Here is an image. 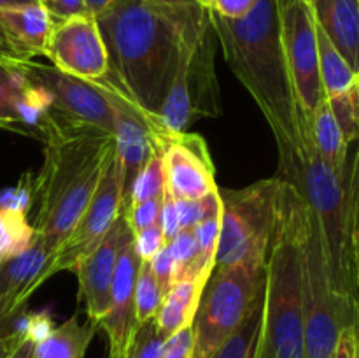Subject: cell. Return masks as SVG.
Returning <instances> with one entry per match:
<instances>
[{"label": "cell", "instance_id": "cell-1", "mask_svg": "<svg viewBox=\"0 0 359 358\" xmlns=\"http://www.w3.org/2000/svg\"><path fill=\"white\" fill-rule=\"evenodd\" d=\"M109 58L105 79L146 114L158 118L181 51L209 23L200 4L112 0L95 16Z\"/></svg>", "mask_w": 359, "mask_h": 358}, {"label": "cell", "instance_id": "cell-2", "mask_svg": "<svg viewBox=\"0 0 359 358\" xmlns=\"http://www.w3.org/2000/svg\"><path fill=\"white\" fill-rule=\"evenodd\" d=\"M37 137L44 142V161L34 175V228L55 253L97 192L116 140L112 133L65 118L51 107Z\"/></svg>", "mask_w": 359, "mask_h": 358}, {"label": "cell", "instance_id": "cell-3", "mask_svg": "<svg viewBox=\"0 0 359 358\" xmlns=\"http://www.w3.org/2000/svg\"><path fill=\"white\" fill-rule=\"evenodd\" d=\"M228 67L244 84L276 137L279 160L302 153V114L280 41L279 0H256L245 16L209 13Z\"/></svg>", "mask_w": 359, "mask_h": 358}, {"label": "cell", "instance_id": "cell-4", "mask_svg": "<svg viewBox=\"0 0 359 358\" xmlns=\"http://www.w3.org/2000/svg\"><path fill=\"white\" fill-rule=\"evenodd\" d=\"M305 206L297 186L283 179L265 262L263 319L255 358H304L300 230Z\"/></svg>", "mask_w": 359, "mask_h": 358}, {"label": "cell", "instance_id": "cell-5", "mask_svg": "<svg viewBox=\"0 0 359 358\" xmlns=\"http://www.w3.org/2000/svg\"><path fill=\"white\" fill-rule=\"evenodd\" d=\"M302 153L280 161L284 181L304 195L318 218L332 284L340 297L354 300V267L349 230V168L335 172L319 158L309 126H302ZM358 307V305H356Z\"/></svg>", "mask_w": 359, "mask_h": 358}, {"label": "cell", "instance_id": "cell-6", "mask_svg": "<svg viewBox=\"0 0 359 358\" xmlns=\"http://www.w3.org/2000/svg\"><path fill=\"white\" fill-rule=\"evenodd\" d=\"M304 358H332L340 333L358 321V307L332 284L318 218L305 206L300 230Z\"/></svg>", "mask_w": 359, "mask_h": 358}, {"label": "cell", "instance_id": "cell-7", "mask_svg": "<svg viewBox=\"0 0 359 358\" xmlns=\"http://www.w3.org/2000/svg\"><path fill=\"white\" fill-rule=\"evenodd\" d=\"M283 179H263L241 190L221 192L219 242L216 267H265L270 241L277 221V207Z\"/></svg>", "mask_w": 359, "mask_h": 358}, {"label": "cell", "instance_id": "cell-8", "mask_svg": "<svg viewBox=\"0 0 359 358\" xmlns=\"http://www.w3.org/2000/svg\"><path fill=\"white\" fill-rule=\"evenodd\" d=\"M265 267L237 263L216 267L205 284L193 329L191 358H212L241 329L263 293Z\"/></svg>", "mask_w": 359, "mask_h": 358}, {"label": "cell", "instance_id": "cell-9", "mask_svg": "<svg viewBox=\"0 0 359 358\" xmlns=\"http://www.w3.org/2000/svg\"><path fill=\"white\" fill-rule=\"evenodd\" d=\"M216 42L209 18V23L189 37L182 48L170 90L158 116L163 128L172 135L186 132L196 116L219 114V95L214 74Z\"/></svg>", "mask_w": 359, "mask_h": 358}, {"label": "cell", "instance_id": "cell-10", "mask_svg": "<svg viewBox=\"0 0 359 358\" xmlns=\"http://www.w3.org/2000/svg\"><path fill=\"white\" fill-rule=\"evenodd\" d=\"M280 41L293 81L302 121L311 123L316 107L325 100L319 74L318 27L312 7L304 0H279Z\"/></svg>", "mask_w": 359, "mask_h": 358}, {"label": "cell", "instance_id": "cell-11", "mask_svg": "<svg viewBox=\"0 0 359 358\" xmlns=\"http://www.w3.org/2000/svg\"><path fill=\"white\" fill-rule=\"evenodd\" d=\"M123 207H125V179H123L121 161L114 151L86 211L51 255V260L44 270V281L63 270L74 272L79 260L97 248L98 242L111 230L116 220L121 216Z\"/></svg>", "mask_w": 359, "mask_h": 358}, {"label": "cell", "instance_id": "cell-12", "mask_svg": "<svg viewBox=\"0 0 359 358\" xmlns=\"http://www.w3.org/2000/svg\"><path fill=\"white\" fill-rule=\"evenodd\" d=\"M28 81L41 84L51 97V109L65 118L97 126L114 135L116 104L112 91L102 81H84L60 72L55 67L28 60L18 62Z\"/></svg>", "mask_w": 359, "mask_h": 358}, {"label": "cell", "instance_id": "cell-13", "mask_svg": "<svg viewBox=\"0 0 359 358\" xmlns=\"http://www.w3.org/2000/svg\"><path fill=\"white\" fill-rule=\"evenodd\" d=\"M44 56L60 72L84 81L102 79L109 72L107 49L91 14L53 21Z\"/></svg>", "mask_w": 359, "mask_h": 358}, {"label": "cell", "instance_id": "cell-14", "mask_svg": "<svg viewBox=\"0 0 359 358\" xmlns=\"http://www.w3.org/2000/svg\"><path fill=\"white\" fill-rule=\"evenodd\" d=\"M165 192L174 200H195L216 192V168L205 140L196 133H174L161 151Z\"/></svg>", "mask_w": 359, "mask_h": 358}, {"label": "cell", "instance_id": "cell-15", "mask_svg": "<svg viewBox=\"0 0 359 358\" xmlns=\"http://www.w3.org/2000/svg\"><path fill=\"white\" fill-rule=\"evenodd\" d=\"M132 237V230L121 213L111 230L98 242L97 248L91 249L84 258H81L74 269V272L77 274V281H79V298L84 300L88 319L97 326L102 318L107 314L111 284L114 279L118 256Z\"/></svg>", "mask_w": 359, "mask_h": 358}, {"label": "cell", "instance_id": "cell-16", "mask_svg": "<svg viewBox=\"0 0 359 358\" xmlns=\"http://www.w3.org/2000/svg\"><path fill=\"white\" fill-rule=\"evenodd\" d=\"M140 258L133 246V237L121 249L116 263L114 279L111 284L107 314L98 323V329L107 333L109 357L125 358L128 344L135 330V281Z\"/></svg>", "mask_w": 359, "mask_h": 358}, {"label": "cell", "instance_id": "cell-17", "mask_svg": "<svg viewBox=\"0 0 359 358\" xmlns=\"http://www.w3.org/2000/svg\"><path fill=\"white\" fill-rule=\"evenodd\" d=\"M53 249L35 235L30 248L0 263V307L9 314L27 307V302L46 283L44 270Z\"/></svg>", "mask_w": 359, "mask_h": 358}, {"label": "cell", "instance_id": "cell-18", "mask_svg": "<svg viewBox=\"0 0 359 358\" xmlns=\"http://www.w3.org/2000/svg\"><path fill=\"white\" fill-rule=\"evenodd\" d=\"M316 23L354 74L359 72V0H314Z\"/></svg>", "mask_w": 359, "mask_h": 358}, {"label": "cell", "instance_id": "cell-19", "mask_svg": "<svg viewBox=\"0 0 359 358\" xmlns=\"http://www.w3.org/2000/svg\"><path fill=\"white\" fill-rule=\"evenodd\" d=\"M205 284L207 281L200 277H186L175 281L174 286L163 295L154 321L167 339L179 330L191 326Z\"/></svg>", "mask_w": 359, "mask_h": 358}, {"label": "cell", "instance_id": "cell-20", "mask_svg": "<svg viewBox=\"0 0 359 358\" xmlns=\"http://www.w3.org/2000/svg\"><path fill=\"white\" fill-rule=\"evenodd\" d=\"M309 130H311L312 144H314L316 153L319 154V158L332 171L346 172L347 167H349V164H347L349 142L344 137L342 128L337 123L326 98L316 107L311 123H309Z\"/></svg>", "mask_w": 359, "mask_h": 358}, {"label": "cell", "instance_id": "cell-21", "mask_svg": "<svg viewBox=\"0 0 359 358\" xmlns=\"http://www.w3.org/2000/svg\"><path fill=\"white\" fill-rule=\"evenodd\" d=\"M98 326L88 319L77 321V316L55 326L46 339L35 344L34 358H84Z\"/></svg>", "mask_w": 359, "mask_h": 358}, {"label": "cell", "instance_id": "cell-22", "mask_svg": "<svg viewBox=\"0 0 359 358\" xmlns=\"http://www.w3.org/2000/svg\"><path fill=\"white\" fill-rule=\"evenodd\" d=\"M28 79L18 62L0 60V125L18 133H28L20 118V97Z\"/></svg>", "mask_w": 359, "mask_h": 358}, {"label": "cell", "instance_id": "cell-23", "mask_svg": "<svg viewBox=\"0 0 359 358\" xmlns=\"http://www.w3.org/2000/svg\"><path fill=\"white\" fill-rule=\"evenodd\" d=\"M34 225L28 223L27 213L0 209V263L20 255L35 241Z\"/></svg>", "mask_w": 359, "mask_h": 358}, {"label": "cell", "instance_id": "cell-24", "mask_svg": "<svg viewBox=\"0 0 359 358\" xmlns=\"http://www.w3.org/2000/svg\"><path fill=\"white\" fill-rule=\"evenodd\" d=\"M265 288V286H263ZM263 319V293L252 305L251 312L241 329L216 351L212 358H255L259 343V332H262Z\"/></svg>", "mask_w": 359, "mask_h": 358}, {"label": "cell", "instance_id": "cell-25", "mask_svg": "<svg viewBox=\"0 0 359 358\" xmlns=\"http://www.w3.org/2000/svg\"><path fill=\"white\" fill-rule=\"evenodd\" d=\"M165 193V172L163 160H161V151H154L137 178L133 179L130 186L128 197H126L125 206H135V204L146 202Z\"/></svg>", "mask_w": 359, "mask_h": 358}, {"label": "cell", "instance_id": "cell-26", "mask_svg": "<svg viewBox=\"0 0 359 358\" xmlns=\"http://www.w3.org/2000/svg\"><path fill=\"white\" fill-rule=\"evenodd\" d=\"M160 286L156 283L153 270H151L149 262H142L140 260L139 274H137L135 281V321L137 325L144 321H149L156 316L158 309L161 304Z\"/></svg>", "mask_w": 359, "mask_h": 358}, {"label": "cell", "instance_id": "cell-27", "mask_svg": "<svg viewBox=\"0 0 359 358\" xmlns=\"http://www.w3.org/2000/svg\"><path fill=\"white\" fill-rule=\"evenodd\" d=\"M349 230L354 267V300L359 309V151L349 168Z\"/></svg>", "mask_w": 359, "mask_h": 358}, {"label": "cell", "instance_id": "cell-28", "mask_svg": "<svg viewBox=\"0 0 359 358\" xmlns=\"http://www.w3.org/2000/svg\"><path fill=\"white\" fill-rule=\"evenodd\" d=\"M172 260H174L175 281L186 279V277H196V258H198V248L193 228H184L179 232L174 239L168 241ZM205 281V279H203Z\"/></svg>", "mask_w": 359, "mask_h": 358}, {"label": "cell", "instance_id": "cell-29", "mask_svg": "<svg viewBox=\"0 0 359 358\" xmlns=\"http://www.w3.org/2000/svg\"><path fill=\"white\" fill-rule=\"evenodd\" d=\"M165 340L167 337L160 332L154 318L139 323L133 330L125 358H160Z\"/></svg>", "mask_w": 359, "mask_h": 358}, {"label": "cell", "instance_id": "cell-30", "mask_svg": "<svg viewBox=\"0 0 359 358\" xmlns=\"http://www.w3.org/2000/svg\"><path fill=\"white\" fill-rule=\"evenodd\" d=\"M163 195H158L154 199L146 200V202L135 204V206H125L123 207V218L128 223L132 235L139 234L140 230H144L149 225L156 223L158 218H160L161 204H163Z\"/></svg>", "mask_w": 359, "mask_h": 358}, {"label": "cell", "instance_id": "cell-31", "mask_svg": "<svg viewBox=\"0 0 359 358\" xmlns=\"http://www.w3.org/2000/svg\"><path fill=\"white\" fill-rule=\"evenodd\" d=\"M167 244L168 241L163 235L160 221L149 225V227H146L144 230H140L139 234L133 235V246H135L137 255H139V258L142 260V262H151L153 256Z\"/></svg>", "mask_w": 359, "mask_h": 358}, {"label": "cell", "instance_id": "cell-32", "mask_svg": "<svg viewBox=\"0 0 359 358\" xmlns=\"http://www.w3.org/2000/svg\"><path fill=\"white\" fill-rule=\"evenodd\" d=\"M34 204V175H23L21 183L14 188L0 192V209H14L28 213Z\"/></svg>", "mask_w": 359, "mask_h": 358}, {"label": "cell", "instance_id": "cell-33", "mask_svg": "<svg viewBox=\"0 0 359 358\" xmlns=\"http://www.w3.org/2000/svg\"><path fill=\"white\" fill-rule=\"evenodd\" d=\"M151 270H153L154 277H156V283L160 286L161 295L167 293L175 283V272H174V260H172L170 249L168 244L165 248H161L156 255L151 260Z\"/></svg>", "mask_w": 359, "mask_h": 358}, {"label": "cell", "instance_id": "cell-34", "mask_svg": "<svg viewBox=\"0 0 359 358\" xmlns=\"http://www.w3.org/2000/svg\"><path fill=\"white\" fill-rule=\"evenodd\" d=\"M196 2L209 13L237 20V18L245 16L252 9L256 0H196Z\"/></svg>", "mask_w": 359, "mask_h": 358}, {"label": "cell", "instance_id": "cell-35", "mask_svg": "<svg viewBox=\"0 0 359 358\" xmlns=\"http://www.w3.org/2000/svg\"><path fill=\"white\" fill-rule=\"evenodd\" d=\"M193 353V329L179 330L174 336L168 337L163 344L160 358H191Z\"/></svg>", "mask_w": 359, "mask_h": 358}, {"label": "cell", "instance_id": "cell-36", "mask_svg": "<svg viewBox=\"0 0 359 358\" xmlns=\"http://www.w3.org/2000/svg\"><path fill=\"white\" fill-rule=\"evenodd\" d=\"M41 6L48 11L53 21H63L74 16L90 14L84 0H42Z\"/></svg>", "mask_w": 359, "mask_h": 358}, {"label": "cell", "instance_id": "cell-37", "mask_svg": "<svg viewBox=\"0 0 359 358\" xmlns=\"http://www.w3.org/2000/svg\"><path fill=\"white\" fill-rule=\"evenodd\" d=\"M53 319L49 316V312L42 311V312H34L27 314V321H25V330H23V337L27 339H32L35 344L41 343L42 339L49 336L53 332Z\"/></svg>", "mask_w": 359, "mask_h": 358}, {"label": "cell", "instance_id": "cell-38", "mask_svg": "<svg viewBox=\"0 0 359 358\" xmlns=\"http://www.w3.org/2000/svg\"><path fill=\"white\" fill-rule=\"evenodd\" d=\"M160 227L163 230V235L167 237V241L174 239L175 235L181 232V223H179V214H177V207H175V200L165 192L163 197V204H161V211H160Z\"/></svg>", "mask_w": 359, "mask_h": 358}, {"label": "cell", "instance_id": "cell-39", "mask_svg": "<svg viewBox=\"0 0 359 358\" xmlns=\"http://www.w3.org/2000/svg\"><path fill=\"white\" fill-rule=\"evenodd\" d=\"M332 358H359V336L356 323L347 326L337 343Z\"/></svg>", "mask_w": 359, "mask_h": 358}, {"label": "cell", "instance_id": "cell-40", "mask_svg": "<svg viewBox=\"0 0 359 358\" xmlns=\"http://www.w3.org/2000/svg\"><path fill=\"white\" fill-rule=\"evenodd\" d=\"M27 307L21 311L9 314L0 307V337H9V336H20L23 337L25 321H27Z\"/></svg>", "mask_w": 359, "mask_h": 358}, {"label": "cell", "instance_id": "cell-41", "mask_svg": "<svg viewBox=\"0 0 359 358\" xmlns=\"http://www.w3.org/2000/svg\"><path fill=\"white\" fill-rule=\"evenodd\" d=\"M34 351H35V343L32 339H21L20 343L16 344L11 354L7 358H34Z\"/></svg>", "mask_w": 359, "mask_h": 358}, {"label": "cell", "instance_id": "cell-42", "mask_svg": "<svg viewBox=\"0 0 359 358\" xmlns=\"http://www.w3.org/2000/svg\"><path fill=\"white\" fill-rule=\"evenodd\" d=\"M25 337L20 336H9V337H0V358H7L11 354V351L16 347V344L20 343Z\"/></svg>", "mask_w": 359, "mask_h": 358}, {"label": "cell", "instance_id": "cell-43", "mask_svg": "<svg viewBox=\"0 0 359 358\" xmlns=\"http://www.w3.org/2000/svg\"><path fill=\"white\" fill-rule=\"evenodd\" d=\"M84 2H86L88 13H90L91 16H97V14L102 13L112 0H84Z\"/></svg>", "mask_w": 359, "mask_h": 358}, {"label": "cell", "instance_id": "cell-44", "mask_svg": "<svg viewBox=\"0 0 359 358\" xmlns=\"http://www.w3.org/2000/svg\"><path fill=\"white\" fill-rule=\"evenodd\" d=\"M37 0H0V7L11 6H25V4H35Z\"/></svg>", "mask_w": 359, "mask_h": 358}, {"label": "cell", "instance_id": "cell-45", "mask_svg": "<svg viewBox=\"0 0 359 358\" xmlns=\"http://www.w3.org/2000/svg\"><path fill=\"white\" fill-rule=\"evenodd\" d=\"M154 2L167 4V6H189V4H198L196 0H154Z\"/></svg>", "mask_w": 359, "mask_h": 358}, {"label": "cell", "instance_id": "cell-46", "mask_svg": "<svg viewBox=\"0 0 359 358\" xmlns=\"http://www.w3.org/2000/svg\"><path fill=\"white\" fill-rule=\"evenodd\" d=\"M354 83H356V98H358V109H359V72L356 74V81H354Z\"/></svg>", "mask_w": 359, "mask_h": 358}, {"label": "cell", "instance_id": "cell-47", "mask_svg": "<svg viewBox=\"0 0 359 358\" xmlns=\"http://www.w3.org/2000/svg\"><path fill=\"white\" fill-rule=\"evenodd\" d=\"M304 2H307V4H309V6H311V7H312V4H314V0H304Z\"/></svg>", "mask_w": 359, "mask_h": 358}, {"label": "cell", "instance_id": "cell-48", "mask_svg": "<svg viewBox=\"0 0 359 358\" xmlns=\"http://www.w3.org/2000/svg\"><path fill=\"white\" fill-rule=\"evenodd\" d=\"M356 326H358V336H359V312H358V321H356Z\"/></svg>", "mask_w": 359, "mask_h": 358}, {"label": "cell", "instance_id": "cell-49", "mask_svg": "<svg viewBox=\"0 0 359 358\" xmlns=\"http://www.w3.org/2000/svg\"><path fill=\"white\" fill-rule=\"evenodd\" d=\"M37 2H39V4H41V2H42V0H37Z\"/></svg>", "mask_w": 359, "mask_h": 358}, {"label": "cell", "instance_id": "cell-50", "mask_svg": "<svg viewBox=\"0 0 359 358\" xmlns=\"http://www.w3.org/2000/svg\"><path fill=\"white\" fill-rule=\"evenodd\" d=\"M0 128H2V125H0Z\"/></svg>", "mask_w": 359, "mask_h": 358}]
</instances>
